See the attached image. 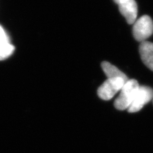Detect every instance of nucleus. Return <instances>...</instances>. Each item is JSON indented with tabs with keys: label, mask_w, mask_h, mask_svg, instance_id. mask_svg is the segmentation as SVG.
Masks as SVG:
<instances>
[{
	"label": "nucleus",
	"mask_w": 153,
	"mask_h": 153,
	"mask_svg": "<svg viewBox=\"0 0 153 153\" xmlns=\"http://www.w3.org/2000/svg\"><path fill=\"white\" fill-rule=\"evenodd\" d=\"M140 85L135 79L128 80L121 89L120 94L114 102V106L119 111L128 109L135 98Z\"/></svg>",
	"instance_id": "f257e3e1"
},
{
	"label": "nucleus",
	"mask_w": 153,
	"mask_h": 153,
	"mask_svg": "<svg viewBox=\"0 0 153 153\" xmlns=\"http://www.w3.org/2000/svg\"><path fill=\"white\" fill-rule=\"evenodd\" d=\"M152 33L153 22L149 16H143L134 22L133 34L137 41H146Z\"/></svg>",
	"instance_id": "f03ea898"
},
{
	"label": "nucleus",
	"mask_w": 153,
	"mask_h": 153,
	"mask_svg": "<svg viewBox=\"0 0 153 153\" xmlns=\"http://www.w3.org/2000/svg\"><path fill=\"white\" fill-rule=\"evenodd\" d=\"M126 81L122 78H108L98 89V94L104 100L112 99L122 89Z\"/></svg>",
	"instance_id": "7ed1b4c3"
},
{
	"label": "nucleus",
	"mask_w": 153,
	"mask_h": 153,
	"mask_svg": "<svg viewBox=\"0 0 153 153\" xmlns=\"http://www.w3.org/2000/svg\"><path fill=\"white\" fill-rule=\"evenodd\" d=\"M153 99V90L147 86H140L131 104L127 109L130 113L140 111L146 104Z\"/></svg>",
	"instance_id": "20e7f679"
},
{
	"label": "nucleus",
	"mask_w": 153,
	"mask_h": 153,
	"mask_svg": "<svg viewBox=\"0 0 153 153\" xmlns=\"http://www.w3.org/2000/svg\"><path fill=\"white\" fill-rule=\"evenodd\" d=\"M119 11L125 17L128 24L132 25L135 22L137 17L138 8L135 0H126L125 1L119 4Z\"/></svg>",
	"instance_id": "39448f33"
},
{
	"label": "nucleus",
	"mask_w": 153,
	"mask_h": 153,
	"mask_svg": "<svg viewBox=\"0 0 153 153\" xmlns=\"http://www.w3.org/2000/svg\"><path fill=\"white\" fill-rule=\"evenodd\" d=\"M139 52L143 63L153 71V43L142 42L139 47Z\"/></svg>",
	"instance_id": "423d86ee"
},
{
	"label": "nucleus",
	"mask_w": 153,
	"mask_h": 153,
	"mask_svg": "<svg viewBox=\"0 0 153 153\" xmlns=\"http://www.w3.org/2000/svg\"><path fill=\"white\" fill-rule=\"evenodd\" d=\"M102 68L108 78H122L125 81L128 80L127 76L123 71L119 70L116 66L112 65L108 62H103Z\"/></svg>",
	"instance_id": "0eeeda50"
},
{
	"label": "nucleus",
	"mask_w": 153,
	"mask_h": 153,
	"mask_svg": "<svg viewBox=\"0 0 153 153\" xmlns=\"http://www.w3.org/2000/svg\"><path fill=\"white\" fill-rule=\"evenodd\" d=\"M15 50V47L9 42L0 44V61L7 59L10 56Z\"/></svg>",
	"instance_id": "6e6552de"
},
{
	"label": "nucleus",
	"mask_w": 153,
	"mask_h": 153,
	"mask_svg": "<svg viewBox=\"0 0 153 153\" xmlns=\"http://www.w3.org/2000/svg\"><path fill=\"white\" fill-rule=\"evenodd\" d=\"M5 42H9V38L2 26L0 25V44Z\"/></svg>",
	"instance_id": "1a4fd4ad"
},
{
	"label": "nucleus",
	"mask_w": 153,
	"mask_h": 153,
	"mask_svg": "<svg viewBox=\"0 0 153 153\" xmlns=\"http://www.w3.org/2000/svg\"><path fill=\"white\" fill-rule=\"evenodd\" d=\"M126 0H114V1L116 2V3H117L118 4H119L120 3H122L123 2H124V1H125Z\"/></svg>",
	"instance_id": "9d476101"
},
{
	"label": "nucleus",
	"mask_w": 153,
	"mask_h": 153,
	"mask_svg": "<svg viewBox=\"0 0 153 153\" xmlns=\"http://www.w3.org/2000/svg\"><path fill=\"white\" fill-rule=\"evenodd\" d=\"M152 100H153V99H152Z\"/></svg>",
	"instance_id": "9b49d317"
}]
</instances>
